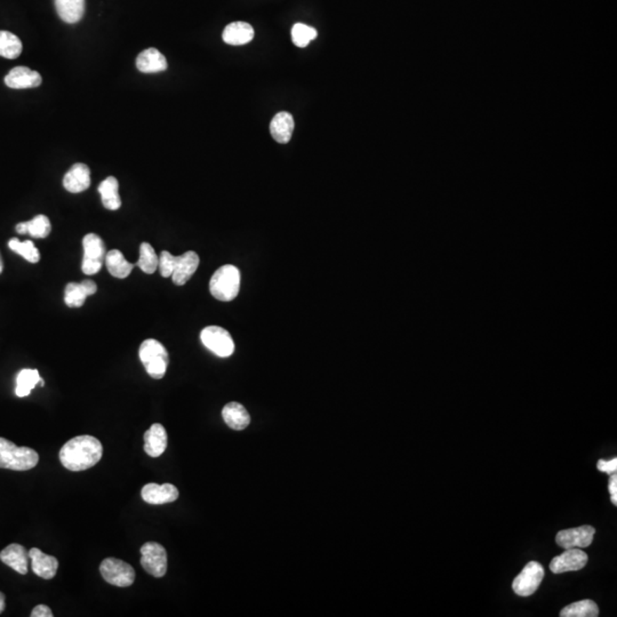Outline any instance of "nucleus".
Listing matches in <instances>:
<instances>
[{
	"label": "nucleus",
	"instance_id": "nucleus-8",
	"mask_svg": "<svg viewBox=\"0 0 617 617\" xmlns=\"http://www.w3.org/2000/svg\"><path fill=\"white\" fill-rule=\"evenodd\" d=\"M141 565L154 578H163L167 571V553L163 545L147 542L141 548Z\"/></svg>",
	"mask_w": 617,
	"mask_h": 617
},
{
	"label": "nucleus",
	"instance_id": "nucleus-32",
	"mask_svg": "<svg viewBox=\"0 0 617 617\" xmlns=\"http://www.w3.org/2000/svg\"><path fill=\"white\" fill-rule=\"evenodd\" d=\"M318 36L316 29L303 23H296L292 28V40L295 46L307 47Z\"/></svg>",
	"mask_w": 617,
	"mask_h": 617
},
{
	"label": "nucleus",
	"instance_id": "nucleus-38",
	"mask_svg": "<svg viewBox=\"0 0 617 617\" xmlns=\"http://www.w3.org/2000/svg\"><path fill=\"white\" fill-rule=\"evenodd\" d=\"M4 609H5V596L3 592H0V614L3 613Z\"/></svg>",
	"mask_w": 617,
	"mask_h": 617
},
{
	"label": "nucleus",
	"instance_id": "nucleus-29",
	"mask_svg": "<svg viewBox=\"0 0 617 617\" xmlns=\"http://www.w3.org/2000/svg\"><path fill=\"white\" fill-rule=\"evenodd\" d=\"M599 608L592 600H582L566 606L560 613L562 617H597Z\"/></svg>",
	"mask_w": 617,
	"mask_h": 617
},
{
	"label": "nucleus",
	"instance_id": "nucleus-21",
	"mask_svg": "<svg viewBox=\"0 0 617 617\" xmlns=\"http://www.w3.org/2000/svg\"><path fill=\"white\" fill-rule=\"evenodd\" d=\"M167 67L166 58L156 48L145 49L136 59V68L143 74H157L166 70Z\"/></svg>",
	"mask_w": 617,
	"mask_h": 617
},
{
	"label": "nucleus",
	"instance_id": "nucleus-15",
	"mask_svg": "<svg viewBox=\"0 0 617 617\" xmlns=\"http://www.w3.org/2000/svg\"><path fill=\"white\" fill-rule=\"evenodd\" d=\"M29 558L31 560V569L37 576L45 580H51L55 576L59 569V562L55 557L48 556L37 548H32L29 551Z\"/></svg>",
	"mask_w": 617,
	"mask_h": 617
},
{
	"label": "nucleus",
	"instance_id": "nucleus-14",
	"mask_svg": "<svg viewBox=\"0 0 617 617\" xmlns=\"http://www.w3.org/2000/svg\"><path fill=\"white\" fill-rule=\"evenodd\" d=\"M142 498L149 504L172 503L178 498V489L172 484H147L141 491Z\"/></svg>",
	"mask_w": 617,
	"mask_h": 617
},
{
	"label": "nucleus",
	"instance_id": "nucleus-30",
	"mask_svg": "<svg viewBox=\"0 0 617 617\" xmlns=\"http://www.w3.org/2000/svg\"><path fill=\"white\" fill-rule=\"evenodd\" d=\"M158 265H159V258L156 254L154 247L149 243H142L140 246V258L136 262V265L145 274H152L157 271Z\"/></svg>",
	"mask_w": 617,
	"mask_h": 617
},
{
	"label": "nucleus",
	"instance_id": "nucleus-6",
	"mask_svg": "<svg viewBox=\"0 0 617 617\" xmlns=\"http://www.w3.org/2000/svg\"><path fill=\"white\" fill-rule=\"evenodd\" d=\"M102 578L111 585L131 587L135 580V571L127 562L117 558H107L100 566Z\"/></svg>",
	"mask_w": 617,
	"mask_h": 617
},
{
	"label": "nucleus",
	"instance_id": "nucleus-31",
	"mask_svg": "<svg viewBox=\"0 0 617 617\" xmlns=\"http://www.w3.org/2000/svg\"><path fill=\"white\" fill-rule=\"evenodd\" d=\"M8 247L13 252L21 255L22 258H25L30 263H37L40 260L39 251L30 240H25L22 243L18 238H13L8 241Z\"/></svg>",
	"mask_w": 617,
	"mask_h": 617
},
{
	"label": "nucleus",
	"instance_id": "nucleus-9",
	"mask_svg": "<svg viewBox=\"0 0 617 617\" xmlns=\"http://www.w3.org/2000/svg\"><path fill=\"white\" fill-rule=\"evenodd\" d=\"M545 571L538 562H531L525 566L512 583V589L520 597H529L536 592L542 583Z\"/></svg>",
	"mask_w": 617,
	"mask_h": 617
},
{
	"label": "nucleus",
	"instance_id": "nucleus-16",
	"mask_svg": "<svg viewBox=\"0 0 617 617\" xmlns=\"http://www.w3.org/2000/svg\"><path fill=\"white\" fill-rule=\"evenodd\" d=\"M91 185V171L85 164H74L63 178V187L71 194H79Z\"/></svg>",
	"mask_w": 617,
	"mask_h": 617
},
{
	"label": "nucleus",
	"instance_id": "nucleus-5",
	"mask_svg": "<svg viewBox=\"0 0 617 617\" xmlns=\"http://www.w3.org/2000/svg\"><path fill=\"white\" fill-rule=\"evenodd\" d=\"M84 258L81 270L84 274H98L103 267L107 255L105 244L101 237L95 234H88L83 239Z\"/></svg>",
	"mask_w": 617,
	"mask_h": 617
},
{
	"label": "nucleus",
	"instance_id": "nucleus-27",
	"mask_svg": "<svg viewBox=\"0 0 617 617\" xmlns=\"http://www.w3.org/2000/svg\"><path fill=\"white\" fill-rule=\"evenodd\" d=\"M21 40L10 31H0V56L5 59L14 60L22 53Z\"/></svg>",
	"mask_w": 617,
	"mask_h": 617
},
{
	"label": "nucleus",
	"instance_id": "nucleus-28",
	"mask_svg": "<svg viewBox=\"0 0 617 617\" xmlns=\"http://www.w3.org/2000/svg\"><path fill=\"white\" fill-rule=\"evenodd\" d=\"M41 380L37 369H22L16 378L15 393L18 397H27Z\"/></svg>",
	"mask_w": 617,
	"mask_h": 617
},
{
	"label": "nucleus",
	"instance_id": "nucleus-1",
	"mask_svg": "<svg viewBox=\"0 0 617 617\" xmlns=\"http://www.w3.org/2000/svg\"><path fill=\"white\" fill-rule=\"evenodd\" d=\"M103 447L95 437L79 436L69 440L61 451L60 460L70 471L87 470L101 460Z\"/></svg>",
	"mask_w": 617,
	"mask_h": 617
},
{
	"label": "nucleus",
	"instance_id": "nucleus-18",
	"mask_svg": "<svg viewBox=\"0 0 617 617\" xmlns=\"http://www.w3.org/2000/svg\"><path fill=\"white\" fill-rule=\"evenodd\" d=\"M167 432L161 424L151 425L145 434V451L151 458H159L167 449Z\"/></svg>",
	"mask_w": 617,
	"mask_h": 617
},
{
	"label": "nucleus",
	"instance_id": "nucleus-34",
	"mask_svg": "<svg viewBox=\"0 0 617 617\" xmlns=\"http://www.w3.org/2000/svg\"><path fill=\"white\" fill-rule=\"evenodd\" d=\"M597 467H598L599 471L608 473V475H613V473H616L617 458H613V460H599L598 463H597Z\"/></svg>",
	"mask_w": 617,
	"mask_h": 617
},
{
	"label": "nucleus",
	"instance_id": "nucleus-26",
	"mask_svg": "<svg viewBox=\"0 0 617 617\" xmlns=\"http://www.w3.org/2000/svg\"><path fill=\"white\" fill-rule=\"evenodd\" d=\"M16 232L20 234H30L34 238H46L51 231L52 225L48 218L45 215H37L28 222H21L16 225Z\"/></svg>",
	"mask_w": 617,
	"mask_h": 617
},
{
	"label": "nucleus",
	"instance_id": "nucleus-7",
	"mask_svg": "<svg viewBox=\"0 0 617 617\" xmlns=\"http://www.w3.org/2000/svg\"><path fill=\"white\" fill-rule=\"evenodd\" d=\"M200 340L208 350L221 358L230 357L234 351V342L230 333L220 326H207L200 333Z\"/></svg>",
	"mask_w": 617,
	"mask_h": 617
},
{
	"label": "nucleus",
	"instance_id": "nucleus-23",
	"mask_svg": "<svg viewBox=\"0 0 617 617\" xmlns=\"http://www.w3.org/2000/svg\"><path fill=\"white\" fill-rule=\"evenodd\" d=\"M56 11L65 23H77L85 13V0H55Z\"/></svg>",
	"mask_w": 617,
	"mask_h": 617
},
{
	"label": "nucleus",
	"instance_id": "nucleus-20",
	"mask_svg": "<svg viewBox=\"0 0 617 617\" xmlns=\"http://www.w3.org/2000/svg\"><path fill=\"white\" fill-rule=\"evenodd\" d=\"M255 32L252 25L246 22H232L225 27L222 38L225 43L232 46H241L251 43Z\"/></svg>",
	"mask_w": 617,
	"mask_h": 617
},
{
	"label": "nucleus",
	"instance_id": "nucleus-35",
	"mask_svg": "<svg viewBox=\"0 0 617 617\" xmlns=\"http://www.w3.org/2000/svg\"><path fill=\"white\" fill-rule=\"evenodd\" d=\"M608 489H609V493H611V503L614 504V505H617L616 473H613V475H611V479H609V486H608Z\"/></svg>",
	"mask_w": 617,
	"mask_h": 617
},
{
	"label": "nucleus",
	"instance_id": "nucleus-19",
	"mask_svg": "<svg viewBox=\"0 0 617 617\" xmlns=\"http://www.w3.org/2000/svg\"><path fill=\"white\" fill-rule=\"evenodd\" d=\"M222 418L232 430H245L251 423V415L239 402H229L222 409Z\"/></svg>",
	"mask_w": 617,
	"mask_h": 617
},
{
	"label": "nucleus",
	"instance_id": "nucleus-13",
	"mask_svg": "<svg viewBox=\"0 0 617 617\" xmlns=\"http://www.w3.org/2000/svg\"><path fill=\"white\" fill-rule=\"evenodd\" d=\"M43 83V78L37 71L27 67H16L5 77L7 87L13 89L36 88Z\"/></svg>",
	"mask_w": 617,
	"mask_h": 617
},
{
	"label": "nucleus",
	"instance_id": "nucleus-22",
	"mask_svg": "<svg viewBox=\"0 0 617 617\" xmlns=\"http://www.w3.org/2000/svg\"><path fill=\"white\" fill-rule=\"evenodd\" d=\"M294 118L288 112H279L271 120L270 133L271 136L280 145H286L291 141L293 132H294Z\"/></svg>",
	"mask_w": 617,
	"mask_h": 617
},
{
	"label": "nucleus",
	"instance_id": "nucleus-37",
	"mask_svg": "<svg viewBox=\"0 0 617 617\" xmlns=\"http://www.w3.org/2000/svg\"><path fill=\"white\" fill-rule=\"evenodd\" d=\"M80 284L83 286L84 291L86 292L87 296L95 294L96 291H98V285L93 280H84Z\"/></svg>",
	"mask_w": 617,
	"mask_h": 617
},
{
	"label": "nucleus",
	"instance_id": "nucleus-10",
	"mask_svg": "<svg viewBox=\"0 0 617 617\" xmlns=\"http://www.w3.org/2000/svg\"><path fill=\"white\" fill-rule=\"evenodd\" d=\"M596 529L592 526H580L576 529H564L556 536V543L564 549H584L592 544Z\"/></svg>",
	"mask_w": 617,
	"mask_h": 617
},
{
	"label": "nucleus",
	"instance_id": "nucleus-4",
	"mask_svg": "<svg viewBox=\"0 0 617 617\" xmlns=\"http://www.w3.org/2000/svg\"><path fill=\"white\" fill-rule=\"evenodd\" d=\"M140 359L151 378L160 380L166 374L169 356L166 347L154 338H147L140 347Z\"/></svg>",
	"mask_w": 617,
	"mask_h": 617
},
{
	"label": "nucleus",
	"instance_id": "nucleus-2",
	"mask_svg": "<svg viewBox=\"0 0 617 617\" xmlns=\"http://www.w3.org/2000/svg\"><path fill=\"white\" fill-rule=\"evenodd\" d=\"M39 455L29 447H19L14 442L0 438V467L15 471L34 469L38 464Z\"/></svg>",
	"mask_w": 617,
	"mask_h": 617
},
{
	"label": "nucleus",
	"instance_id": "nucleus-3",
	"mask_svg": "<svg viewBox=\"0 0 617 617\" xmlns=\"http://www.w3.org/2000/svg\"><path fill=\"white\" fill-rule=\"evenodd\" d=\"M239 289L240 271L232 265L218 269L209 281L211 294L218 301H232L239 294Z\"/></svg>",
	"mask_w": 617,
	"mask_h": 617
},
{
	"label": "nucleus",
	"instance_id": "nucleus-39",
	"mask_svg": "<svg viewBox=\"0 0 617 617\" xmlns=\"http://www.w3.org/2000/svg\"><path fill=\"white\" fill-rule=\"evenodd\" d=\"M4 270V262L3 258H1V255H0V274L3 272Z\"/></svg>",
	"mask_w": 617,
	"mask_h": 617
},
{
	"label": "nucleus",
	"instance_id": "nucleus-17",
	"mask_svg": "<svg viewBox=\"0 0 617 617\" xmlns=\"http://www.w3.org/2000/svg\"><path fill=\"white\" fill-rule=\"evenodd\" d=\"M0 560L5 565L18 571L19 574L25 575L28 573L29 551L20 544H11L0 552Z\"/></svg>",
	"mask_w": 617,
	"mask_h": 617
},
{
	"label": "nucleus",
	"instance_id": "nucleus-36",
	"mask_svg": "<svg viewBox=\"0 0 617 617\" xmlns=\"http://www.w3.org/2000/svg\"><path fill=\"white\" fill-rule=\"evenodd\" d=\"M31 617H53V613L46 605H38L34 608Z\"/></svg>",
	"mask_w": 617,
	"mask_h": 617
},
{
	"label": "nucleus",
	"instance_id": "nucleus-25",
	"mask_svg": "<svg viewBox=\"0 0 617 617\" xmlns=\"http://www.w3.org/2000/svg\"><path fill=\"white\" fill-rule=\"evenodd\" d=\"M105 265L111 276L118 279H125L132 272L134 265L127 261L123 253L118 249H112L105 255Z\"/></svg>",
	"mask_w": 617,
	"mask_h": 617
},
{
	"label": "nucleus",
	"instance_id": "nucleus-33",
	"mask_svg": "<svg viewBox=\"0 0 617 617\" xmlns=\"http://www.w3.org/2000/svg\"><path fill=\"white\" fill-rule=\"evenodd\" d=\"M87 298L88 296H87L86 292L84 291L83 286L80 283H70L65 287V302L68 307H83Z\"/></svg>",
	"mask_w": 617,
	"mask_h": 617
},
{
	"label": "nucleus",
	"instance_id": "nucleus-12",
	"mask_svg": "<svg viewBox=\"0 0 617 617\" xmlns=\"http://www.w3.org/2000/svg\"><path fill=\"white\" fill-rule=\"evenodd\" d=\"M588 564L587 553L574 548V549H566L565 552L560 556L555 557L550 564V569L555 574H562L567 571H580L584 569Z\"/></svg>",
	"mask_w": 617,
	"mask_h": 617
},
{
	"label": "nucleus",
	"instance_id": "nucleus-24",
	"mask_svg": "<svg viewBox=\"0 0 617 617\" xmlns=\"http://www.w3.org/2000/svg\"><path fill=\"white\" fill-rule=\"evenodd\" d=\"M98 192L101 194L102 204L105 208L117 211L121 206L119 196V183L114 176H109L98 185Z\"/></svg>",
	"mask_w": 617,
	"mask_h": 617
},
{
	"label": "nucleus",
	"instance_id": "nucleus-11",
	"mask_svg": "<svg viewBox=\"0 0 617 617\" xmlns=\"http://www.w3.org/2000/svg\"><path fill=\"white\" fill-rule=\"evenodd\" d=\"M199 256L192 251L180 255V256H173V283L178 286L185 285L199 267Z\"/></svg>",
	"mask_w": 617,
	"mask_h": 617
}]
</instances>
